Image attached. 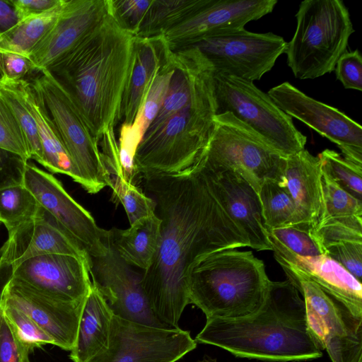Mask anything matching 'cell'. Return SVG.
<instances>
[{"mask_svg":"<svg viewBox=\"0 0 362 362\" xmlns=\"http://www.w3.org/2000/svg\"><path fill=\"white\" fill-rule=\"evenodd\" d=\"M153 0H107V11L124 30L136 35Z\"/></svg>","mask_w":362,"mask_h":362,"instance_id":"60d3db41","label":"cell"},{"mask_svg":"<svg viewBox=\"0 0 362 362\" xmlns=\"http://www.w3.org/2000/svg\"><path fill=\"white\" fill-rule=\"evenodd\" d=\"M258 195L266 228L295 226L296 205L286 186L267 180L262 184Z\"/></svg>","mask_w":362,"mask_h":362,"instance_id":"4dcf8cb0","label":"cell"},{"mask_svg":"<svg viewBox=\"0 0 362 362\" xmlns=\"http://www.w3.org/2000/svg\"><path fill=\"white\" fill-rule=\"evenodd\" d=\"M20 22L15 8L9 0H0V35Z\"/></svg>","mask_w":362,"mask_h":362,"instance_id":"c3c4849f","label":"cell"},{"mask_svg":"<svg viewBox=\"0 0 362 362\" xmlns=\"http://www.w3.org/2000/svg\"><path fill=\"white\" fill-rule=\"evenodd\" d=\"M303 296L309 331L332 362H362V315L325 292L315 282L280 264Z\"/></svg>","mask_w":362,"mask_h":362,"instance_id":"9c48e42d","label":"cell"},{"mask_svg":"<svg viewBox=\"0 0 362 362\" xmlns=\"http://www.w3.org/2000/svg\"><path fill=\"white\" fill-rule=\"evenodd\" d=\"M276 0H206L185 21L163 36L171 49L189 46L201 38L245 25L273 11Z\"/></svg>","mask_w":362,"mask_h":362,"instance_id":"ac0fdd59","label":"cell"},{"mask_svg":"<svg viewBox=\"0 0 362 362\" xmlns=\"http://www.w3.org/2000/svg\"><path fill=\"white\" fill-rule=\"evenodd\" d=\"M335 71L345 88L362 90V57L358 49L345 52L338 59Z\"/></svg>","mask_w":362,"mask_h":362,"instance_id":"7bdbcfd3","label":"cell"},{"mask_svg":"<svg viewBox=\"0 0 362 362\" xmlns=\"http://www.w3.org/2000/svg\"><path fill=\"white\" fill-rule=\"evenodd\" d=\"M91 259L64 254H46L16 266L10 282L54 301L83 300L92 284Z\"/></svg>","mask_w":362,"mask_h":362,"instance_id":"5bb4252c","label":"cell"},{"mask_svg":"<svg viewBox=\"0 0 362 362\" xmlns=\"http://www.w3.org/2000/svg\"><path fill=\"white\" fill-rule=\"evenodd\" d=\"M170 49L163 35L136 37L132 69L122 107V124L131 126L135 121L151 80Z\"/></svg>","mask_w":362,"mask_h":362,"instance_id":"d4e9b609","label":"cell"},{"mask_svg":"<svg viewBox=\"0 0 362 362\" xmlns=\"http://www.w3.org/2000/svg\"><path fill=\"white\" fill-rule=\"evenodd\" d=\"M200 158L208 165L235 170L257 193L267 180L285 186L286 158L230 112L215 116L212 132Z\"/></svg>","mask_w":362,"mask_h":362,"instance_id":"52a82bcc","label":"cell"},{"mask_svg":"<svg viewBox=\"0 0 362 362\" xmlns=\"http://www.w3.org/2000/svg\"><path fill=\"white\" fill-rule=\"evenodd\" d=\"M0 224H1V222H0Z\"/></svg>","mask_w":362,"mask_h":362,"instance_id":"db71d44e","label":"cell"},{"mask_svg":"<svg viewBox=\"0 0 362 362\" xmlns=\"http://www.w3.org/2000/svg\"><path fill=\"white\" fill-rule=\"evenodd\" d=\"M214 71L208 60L189 101L153 132L143 136L134 158L140 180L183 172L199 159L216 115Z\"/></svg>","mask_w":362,"mask_h":362,"instance_id":"277c9868","label":"cell"},{"mask_svg":"<svg viewBox=\"0 0 362 362\" xmlns=\"http://www.w3.org/2000/svg\"><path fill=\"white\" fill-rule=\"evenodd\" d=\"M175 362H177V361H175Z\"/></svg>","mask_w":362,"mask_h":362,"instance_id":"11a10c76","label":"cell"},{"mask_svg":"<svg viewBox=\"0 0 362 362\" xmlns=\"http://www.w3.org/2000/svg\"><path fill=\"white\" fill-rule=\"evenodd\" d=\"M285 186L296 209L295 226L313 232L324 215L322 169L317 156L307 149L286 158Z\"/></svg>","mask_w":362,"mask_h":362,"instance_id":"7402d4cb","label":"cell"},{"mask_svg":"<svg viewBox=\"0 0 362 362\" xmlns=\"http://www.w3.org/2000/svg\"><path fill=\"white\" fill-rule=\"evenodd\" d=\"M46 254H64L91 259L43 208L32 222L8 235L0 255L13 268L23 261Z\"/></svg>","mask_w":362,"mask_h":362,"instance_id":"44dd1931","label":"cell"},{"mask_svg":"<svg viewBox=\"0 0 362 362\" xmlns=\"http://www.w3.org/2000/svg\"><path fill=\"white\" fill-rule=\"evenodd\" d=\"M28 356L1 309L0 362H24Z\"/></svg>","mask_w":362,"mask_h":362,"instance_id":"f6af8a7d","label":"cell"},{"mask_svg":"<svg viewBox=\"0 0 362 362\" xmlns=\"http://www.w3.org/2000/svg\"><path fill=\"white\" fill-rule=\"evenodd\" d=\"M113 313L92 282L86 297L74 349L69 358L86 362L107 344Z\"/></svg>","mask_w":362,"mask_h":362,"instance_id":"484cf974","label":"cell"},{"mask_svg":"<svg viewBox=\"0 0 362 362\" xmlns=\"http://www.w3.org/2000/svg\"><path fill=\"white\" fill-rule=\"evenodd\" d=\"M0 148L18 154L29 160L27 139L9 105L0 93Z\"/></svg>","mask_w":362,"mask_h":362,"instance_id":"f35d334b","label":"cell"},{"mask_svg":"<svg viewBox=\"0 0 362 362\" xmlns=\"http://www.w3.org/2000/svg\"><path fill=\"white\" fill-rule=\"evenodd\" d=\"M161 220L158 247L141 274V286L156 318L171 328L189 304L188 272L196 259L210 252L249 247L210 190L197 162L171 175L144 179Z\"/></svg>","mask_w":362,"mask_h":362,"instance_id":"6da1fadb","label":"cell"},{"mask_svg":"<svg viewBox=\"0 0 362 362\" xmlns=\"http://www.w3.org/2000/svg\"><path fill=\"white\" fill-rule=\"evenodd\" d=\"M197 344L179 327H155L113 315L107 346L86 362H175Z\"/></svg>","mask_w":362,"mask_h":362,"instance_id":"7c38bea8","label":"cell"},{"mask_svg":"<svg viewBox=\"0 0 362 362\" xmlns=\"http://www.w3.org/2000/svg\"><path fill=\"white\" fill-rule=\"evenodd\" d=\"M42 207L23 185L0 190V222L8 235L33 221Z\"/></svg>","mask_w":362,"mask_h":362,"instance_id":"f546056e","label":"cell"},{"mask_svg":"<svg viewBox=\"0 0 362 362\" xmlns=\"http://www.w3.org/2000/svg\"><path fill=\"white\" fill-rule=\"evenodd\" d=\"M136 36L122 29L108 11L74 47L46 69L75 104L103 154L119 163L115 129L122 120Z\"/></svg>","mask_w":362,"mask_h":362,"instance_id":"7a4b0ae2","label":"cell"},{"mask_svg":"<svg viewBox=\"0 0 362 362\" xmlns=\"http://www.w3.org/2000/svg\"><path fill=\"white\" fill-rule=\"evenodd\" d=\"M214 86L216 115L233 114L285 158L305 148L307 137L292 117L252 81L214 71Z\"/></svg>","mask_w":362,"mask_h":362,"instance_id":"ba28073f","label":"cell"},{"mask_svg":"<svg viewBox=\"0 0 362 362\" xmlns=\"http://www.w3.org/2000/svg\"><path fill=\"white\" fill-rule=\"evenodd\" d=\"M197 163L212 194L223 211L257 250H272L264 223L258 193L235 170Z\"/></svg>","mask_w":362,"mask_h":362,"instance_id":"2e32d148","label":"cell"},{"mask_svg":"<svg viewBox=\"0 0 362 362\" xmlns=\"http://www.w3.org/2000/svg\"><path fill=\"white\" fill-rule=\"evenodd\" d=\"M19 21L43 14L60 6L64 0H9Z\"/></svg>","mask_w":362,"mask_h":362,"instance_id":"7dc6e473","label":"cell"},{"mask_svg":"<svg viewBox=\"0 0 362 362\" xmlns=\"http://www.w3.org/2000/svg\"><path fill=\"white\" fill-rule=\"evenodd\" d=\"M317 157L324 173L353 197L362 201V165L330 149H325Z\"/></svg>","mask_w":362,"mask_h":362,"instance_id":"836d02e7","label":"cell"},{"mask_svg":"<svg viewBox=\"0 0 362 362\" xmlns=\"http://www.w3.org/2000/svg\"><path fill=\"white\" fill-rule=\"evenodd\" d=\"M0 314H1V307H0Z\"/></svg>","mask_w":362,"mask_h":362,"instance_id":"f5cc1de1","label":"cell"},{"mask_svg":"<svg viewBox=\"0 0 362 362\" xmlns=\"http://www.w3.org/2000/svg\"><path fill=\"white\" fill-rule=\"evenodd\" d=\"M0 93L13 111L27 139L30 158L44 165L41 141L35 122L17 93L0 78Z\"/></svg>","mask_w":362,"mask_h":362,"instance_id":"d590c367","label":"cell"},{"mask_svg":"<svg viewBox=\"0 0 362 362\" xmlns=\"http://www.w3.org/2000/svg\"><path fill=\"white\" fill-rule=\"evenodd\" d=\"M40 206L90 258L105 256L111 247L110 230L100 228L53 175L27 163L23 184Z\"/></svg>","mask_w":362,"mask_h":362,"instance_id":"4fadbf2b","label":"cell"},{"mask_svg":"<svg viewBox=\"0 0 362 362\" xmlns=\"http://www.w3.org/2000/svg\"><path fill=\"white\" fill-rule=\"evenodd\" d=\"M197 343L218 346L239 358L272 362L322 356L309 331L305 303L288 281H270L257 310L235 319L209 318Z\"/></svg>","mask_w":362,"mask_h":362,"instance_id":"3957f363","label":"cell"},{"mask_svg":"<svg viewBox=\"0 0 362 362\" xmlns=\"http://www.w3.org/2000/svg\"><path fill=\"white\" fill-rule=\"evenodd\" d=\"M107 13V0H65L55 23L28 57L35 71L46 69L74 47Z\"/></svg>","mask_w":362,"mask_h":362,"instance_id":"d6986e66","label":"cell"},{"mask_svg":"<svg viewBox=\"0 0 362 362\" xmlns=\"http://www.w3.org/2000/svg\"><path fill=\"white\" fill-rule=\"evenodd\" d=\"M13 269V264L0 255V307L5 289L12 279Z\"/></svg>","mask_w":362,"mask_h":362,"instance_id":"681fc988","label":"cell"},{"mask_svg":"<svg viewBox=\"0 0 362 362\" xmlns=\"http://www.w3.org/2000/svg\"><path fill=\"white\" fill-rule=\"evenodd\" d=\"M286 265L315 282L325 292L362 315V284L340 264L326 255L313 257L275 255Z\"/></svg>","mask_w":362,"mask_h":362,"instance_id":"cb8c5ba5","label":"cell"},{"mask_svg":"<svg viewBox=\"0 0 362 362\" xmlns=\"http://www.w3.org/2000/svg\"><path fill=\"white\" fill-rule=\"evenodd\" d=\"M1 309L17 339L29 354L45 344L54 345L53 339L23 312L2 300Z\"/></svg>","mask_w":362,"mask_h":362,"instance_id":"74e56055","label":"cell"},{"mask_svg":"<svg viewBox=\"0 0 362 362\" xmlns=\"http://www.w3.org/2000/svg\"><path fill=\"white\" fill-rule=\"evenodd\" d=\"M206 0H153L136 35L151 37L165 33L194 13Z\"/></svg>","mask_w":362,"mask_h":362,"instance_id":"f1b7e54d","label":"cell"},{"mask_svg":"<svg viewBox=\"0 0 362 362\" xmlns=\"http://www.w3.org/2000/svg\"><path fill=\"white\" fill-rule=\"evenodd\" d=\"M28 162L18 154L0 148V190L23 184Z\"/></svg>","mask_w":362,"mask_h":362,"instance_id":"ee69618b","label":"cell"},{"mask_svg":"<svg viewBox=\"0 0 362 362\" xmlns=\"http://www.w3.org/2000/svg\"><path fill=\"white\" fill-rule=\"evenodd\" d=\"M287 42L273 33H257L245 28L218 32L187 47L198 49L215 72L250 81H259L285 53Z\"/></svg>","mask_w":362,"mask_h":362,"instance_id":"8fae6325","label":"cell"},{"mask_svg":"<svg viewBox=\"0 0 362 362\" xmlns=\"http://www.w3.org/2000/svg\"><path fill=\"white\" fill-rule=\"evenodd\" d=\"M267 235L275 255L283 257H313L325 255L310 231L295 226L267 228Z\"/></svg>","mask_w":362,"mask_h":362,"instance_id":"d6a6232c","label":"cell"},{"mask_svg":"<svg viewBox=\"0 0 362 362\" xmlns=\"http://www.w3.org/2000/svg\"><path fill=\"white\" fill-rule=\"evenodd\" d=\"M161 220L153 214L140 218L127 229L110 230V244L130 266L146 271L152 264L160 238Z\"/></svg>","mask_w":362,"mask_h":362,"instance_id":"4316f807","label":"cell"},{"mask_svg":"<svg viewBox=\"0 0 362 362\" xmlns=\"http://www.w3.org/2000/svg\"><path fill=\"white\" fill-rule=\"evenodd\" d=\"M33 71H36L35 69L28 57L0 52V78L18 81Z\"/></svg>","mask_w":362,"mask_h":362,"instance_id":"bcb514c9","label":"cell"},{"mask_svg":"<svg viewBox=\"0 0 362 362\" xmlns=\"http://www.w3.org/2000/svg\"><path fill=\"white\" fill-rule=\"evenodd\" d=\"M197 362H218L216 358H212L209 355H204L201 360H198Z\"/></svg>","mask_w":362,"mask_h":362,"instance_id":"f907efd6","label":"cell"},{"mask_svg":"<svg viewBox=\"0 0 362 362\" xmlns=\"http://www.w3.org/2000/svg\"><path fill=\"white\" fill-rule=\"evenodd\" d=\"M41 94L62 142L90 194L107 186V171L100 145L69 94L43 69L30 80Z\"/></svg>","mask_w":362,"mask_h":362,"instance_id":"30bf717a","label":"cell"},{"mask_svg":"<svg viewBox=\"0 0 362 362\" xmlns=\"http://www.w3.org/2000/svg\"><path fill=\"white\" fill-rule=\"evenodd\" d=\"M90 277L114 315L148 326L171 328L150 309L141 274L124 262L112 247L105 256L91 258Z\"/></svg>","mask_w":362,"mask_h":362,"instance_id":"e0dca14e","label":"cell"},{"mask_svg":"<svg viewBox=\"0 0 362 362\" xmlns=\"http://www.w3.org/2000/svg\"><path fill=\"white\" fill-rule=\"evenodd\" d=\"M85 299L74 303L54 301L9 282L2 302L26 314L53 339L54 346L71 351L75 345Z\"/></svg>","mask_w":362,"mask_h":362,"instance_id":"ffe728a7","label":"cell"},{"mask_svg":"<svg viewBox=\"0 0 362 362\" xmlns=\"http://www.w3.org/2000/svg\"><path fill=\"white\" fill-rule=\"evenodd\" d=\"M296 29L285 53L296 78L314 79L335 69L354 32L341 0H305L296 14Z\"/></svg>","mask_w":362,"mask_h":362,"instance_id":"8992f818","label":"cell"},{"mask_svg":"<svg viewBox=\"0 0 362 362\" xmlns=\"http://www.w3.org/2000/svg\"><path fill=\"white\" fill-rule=\"evenodd\" d=\"M143 136L141 126L137 121H134L131 126H121L118 151L122 176L127 182L134 185H136L140 180L136 169L134 158Z\"/></svg>","mask_w":362,"mask_h":362,"instance_id":"ab89813d","label":"cell"},{"mask_svg":"<svg viewBox=\"0 0 362 362\" xmlns=\"http://www.w3.org/2000/svg\"><path fill=\"white\" fill-rule=\"evenodd\" d=\"M24 362H30V360H29V358H26Z\"/></svg>","mask_w":362,"mask_h":362,"instance_id":"816d5d0a","label":"cell"},{"mask_svg":"<svg viewBox=\"0 0 362 362\" xmlns=\"http://www.w3.org/2000/svg\"><path fill=\"white\" fill-rule=\"evenodd\" d=\"M105 165L107 171V186L111 187L115 199L122 204L129 225L156 213V202L151 197L138 186L127 182L113 165Z\"/></svg>","mask_w":362,"mask_h":362,"instance_id":"1f68e13d","label":"cell"},{"mask_svg":"<svg viewBox=\"0 0 362 362\" xmlns=\"http://www.w3.org/2000/svg\"><path fill=\"white\" fill-rule=\"evenodd\" d=\"M322 249L325 255L340 264L361 282L362 240H337L322 245Z\"/></svg>","mask_w":362,"mask_h":362,"instance_id":"b9f144b4","label":"cell"},{"mask_svg":"<svg viewBox=\"0 0 362 362\" xmlns=\"http://www.w3.org/2000/svg\"><path fill=\"white\" fill-rule=\"evenodd\" d=\"M321 180L324 199L321 222L331 218L362 217V201L345 191L322 171Z\"/></svg>","mask_w":362,"mask_h":362,"instance_id":"8d00e7d4","label":"cell"},{"mask_svg":"<svg viewBox=\"0 0 362 362\" xmlns=\"http://www.w3.org/2000/svg\"><path fill=\"white\" fill-rule=\"evenodd\" d=\"M3 78L17 93L35 122L43 151V166L52 173L71 177L83 188V180L72 163L39 90L31 81Z\"/></svg>","mask_w":362,"mask_h":362,"instance_id":"603a6c76","label":"cell"},{"mask_svg":"<svg viewBox=\"0 0 362 362\" xmlns=\"http://www.w3.org/2000/svg\"><path fill=\"white\" fill-rule=\"evenodd\" d=\"M267 94L284 112L334 143L344 158L362 165V127L358 123L289 82L272 88Z\"/></svg>","mask_w":362,"mask_h":362,"instance_id":"9a60e30c","label":"cell"},{"mask_svg":"<svg viewBox=\"0 0 362 362\" xmlns=\"http://www.w3.org/2000/svg\"><path fill=\"white\" fill-rule=\"evenodd\" d=\"M64 1L50 11L20 21L11 29L0 35V52L28 57L35 45L55 23Z\"/></svg>","mask_w":362,"mask_h":362,"instance_id":"83f0119b","label":"cell"},{"mask_svg":"<svg viewBox=\"0 0 362 362\" xmlns=\"http://www.w3.org/2000/svg\"><path fill=\"white\" fill-rule=\"evenodd\" d=\"M173 49H170L153 77L142 106L135 119V121L140 123L144 134L153 122L163 105L173 73Z\"/></svg>","mask_w":362,"mask_h":362,"instance_id":"e575fe53","label":"cell"},{"mask_svg":"<svg viewBox=\"0 0 362 362\" xmlns=\"http://www.w3.org/2000/svg\"><path fill=\"white\" fill-rule=\"evenodd\" d=\"M270 281L263 261L251 251L210 252L197 257L189 267V303L206 319L243 317L261 306Z\"/></svg>","mask_w":362,"mask_h":362,"instance_id":"5b68a950","label":"cell"}]
</instances>
